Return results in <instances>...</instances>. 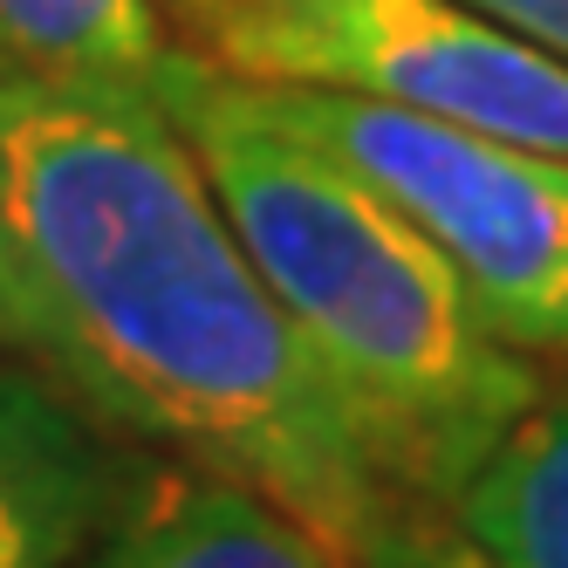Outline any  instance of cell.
I'll use <instances>...</instances> for the list:
<instances>
[{
    "label": "cell",
    "mask_w": 568,
    "mask_h": 568,
    "mask_svg": "<svg viewBox=\"0 0 568 568\" xmlns=\"http://www.w3.org/2000/svg\"><path fill=\"white\" fill-rule=\"evenodd\" d=\"M158 453L0 356V568H75Z\"/></svg>",
    "instance_id": "obj_5"
},
{
    "label": "cell",
    "mask_w": 568,
    "mask_h": 568,
    "mask_svg": "<svg viewBox=\"0 0 568 568\" xmlns=\"http://www.w3.org/2000/svg\"><path fill=\"white\" fill-rule=\"evenodd\" d=\"M356 568H473L459 548H453V535L425 514V520H404L397 535H384L377 548H363L356 555Z\"/></svg>",
    "instance_id": "obj_10"
},
{
    "label": "cell",
    "mask_w": 568,
    "mask_h": 568,
    "mask_svg": "<svg viewBox=\"0 0 568 568\" xmlns=\"http://www.w3.org/2000/svg\"><path fill=\"white\" fill-rule=\"evenodd\" d=\"M0 55L75 83L151 90L172 42L151 0H0Z\"/></svg>",
    "instance_id": "obj_8"
},
{
    "label": "cell",
    "mask_w": 568,
    "mask_h": 568,
    "mask_svg": "<svg viewBox=\"0 0 568 568\" xmlns=\"http://www.w3.org/2000/svg\"><path fill=\"white\" fill-rule=\"evenodd\" d=\"M151 97L302 349L349 397L390 479L438 520L486 445L541 397V363L486 329L459 274L384 192L267 116L247 83L172 49Z\"/></svg>",
    "instance_id": "obj_2"
},
{
    "label": "cell",
    "mask_w": 568,
    "mask_h": 568,
    "mask_svg": "<svg viewBox=\"0 0 568 568\" xmlns=\"http://www.w3.org/2000/svg\"><path fill=\"white\" fill-rule=\"evenodd\" d=\"M75 568H356V555L226 473L151 459Z\"/></svg>",
    "instance_id": "obj_6"
},
{
    "label": "cell",
    "mask_w": 568,
    "mask_h": 568,
    "mask_svg": "<svg viewBox=\"0 0 568 568\" xmlns=\"http://www.w3.org/2000/svg\"><path fill=\"white\" fill-rule=\"evenodd\" d=\"M438 527L473 568H568V384H541L486 445L438 507Z\"/></svg>",
    "instance_id": "obj_7"
},
{
    "label": "cell",
    "mask_w": 568,
    "mask_h": 568,
    "mask_svg": "<svg viewBox=\"0 0 568 568\" xmlns=\"http://www.w3.org/2000/svg\"><path fill=\"white\" fill-rule=\"evenodd\" d=\"M459 8H473L479 21L507 28L514 42L541 49V55H555L568 69V0H459Z\"/></svg>",
    "instance_id": "obj_9"
},
{
    "label": "cell",
    "mask_w": 568,
    "mask_h": 568,
    "mask_svg": "<svg viewBox=\"0 0 568 568\" xmlns=\"http://www.w3.org/2000/svg\"><path fill=\"white\" fill-rule=\"evenodd\" d=\"M0 356L349 555L425 520L261 288L151 90L0 55Z\"/></svg>",
    "instance_id": "obj_1"
},
{
    "label": "cell",
    "mask_w": 568,
    "mask_h": 568,
    "mask_svg": "<svg viewBox=\"0 0 568 568\" xmlns=\"http://www.w3.org/2000/svg\"><path fill=\"white\" fill-rule=\"evenodd\" d=\"M165 42L233 83L432 110L568 158V69L459 0H151Z\"/></svg>",
    "instance_id": "obj_4"
},
{
    "label": "cell",
    "mask_w": 568,
    "mask_h": 568,
    "mask_svg": "<svg viewBox=\"0 0 568 568\" xmlns=\"http://www.w3.org/2000/svg\"><path fill=\"white\" fill-rule=\"evenodd\" d=\"M247 90L267 116L384 192L459 274L507 349L527 363H568V158L404 103Z\"/></svg>",
    "instance_id": "obj_3"
}]
</instances>
